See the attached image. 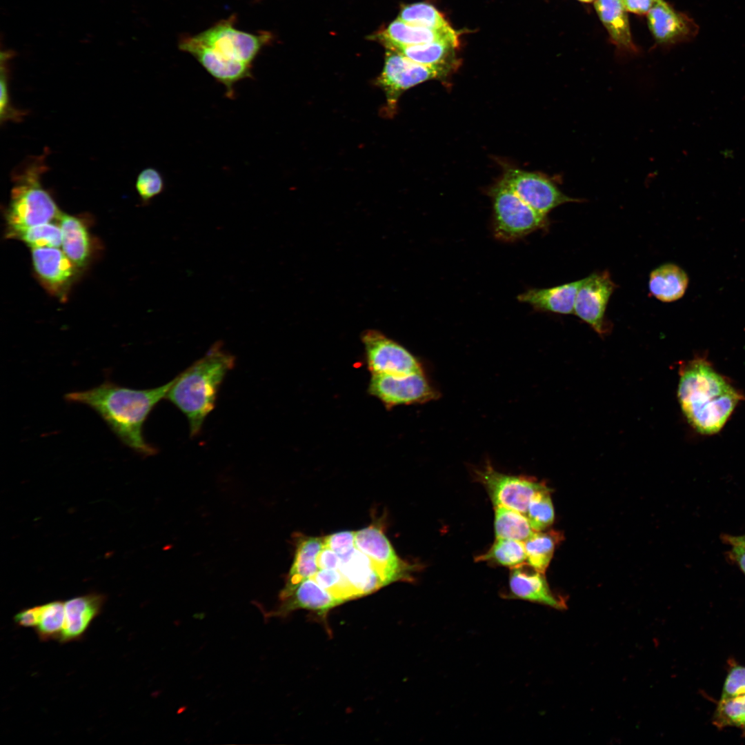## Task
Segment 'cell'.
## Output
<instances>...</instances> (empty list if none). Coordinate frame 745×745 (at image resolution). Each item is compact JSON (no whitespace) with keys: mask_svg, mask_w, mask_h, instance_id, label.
<instances>
[{"mask_svg":"<svg viewBox=\"0 0 745 745\" xmlns=\"http://www.w3.org/2000/svg\"><path fill=\"white\" fill-rule=\"evenodd\" d=\"M357 548L372 561L385 586L397 581L413 580L415 565L400 559L383 531L370 526L355 532Z\"/></svg>","mask_w":745,"mask_h":745,"instance_id":"9c48e42d","label":"cell"},{"mask_svg":"<svg viewBox=\"0 0 745 745\" xmlns=\"http://www.w3.org/2000/svg\"><path fill=\"white\" fill-rule=\"evenodd\" d=\"M658 0H622L627 11L644 14L650 11Z\"/></svg>","mask_w":745,"mask_h":745,"instance_id":"ee69618b","label":"cell"},{"mask_svg":"<svg viewBox=\"0 0 745 745\" xmlns=\"http://www.w3.org/2000/svg\"><path fill=\"white\" fill-rule=\"evenodd\" d=\"M548 488L537 493L530 499L526 516L535 531H542L554 521L555 513Z\"/></svg>","mask_w":745,"mask_h":745,"instance_id":"e575fe53","label":"cell"},{"mask_svg":"<svg viewBox=\"0 0 745 745\" xmlns=\"http://www.w3.org/2000/svg\"><path fill=\"white\" fill-rule=\"evenodd\" d=\"M495 509L494 526L496 538L524 542L536 532L523 513L501 506H496Z\"/></svg>","mask_w":745,"mask_h":745,"instance_id":"83f0119b","label":"cell"},{"mask_svg":"<svg viewBox=\"0 0 745 745\" xmlns=\"http://www.w3.org/2000/svg\"><path fill=\"white\" fill-rule=\"evenodd\" d=\"M616 285L608 272H595L582 279L577 290L574 314L597 332L605 331V312Z\"/></svg>","mask_w":745,"mask_h":745,"instance_id":"4fadbf2b","label":"cell"},{"mask_svg":"<svg viewBox=\"0 0 745 745\" xmlns=\"http://www.w3.org/2000/svg\"><path fill=\"white\" fill-rule=\"evenodd\" d=\"M713 723L718 728L735 726L745 729V693L720 699L713 715Z\"/></svg>","mask_w":745,"mask_h":745,"instance_id":"836d02e7","label":"cell"},{"mask_svg":"<svg viewBox=\"0 0 745 745\" xmlns=\"http://www.w3.org/2000/svg\"><path fill=\"white\" fill-rule=\"evenodd\" d=\"M324 546V537H306L297 539L292 566L279 598H287L304 579L313 577L319 570L317 556Z\"/></svg>","mask_w":745,"mask_h":745,"instance_id":"7402d4cb","label":"cell"},{"mask_svg":"<svg viewBox=\"0 0 745 745\" xmlns=\"http://www.w3.org/2000/svg\"><path fill=\"white\" fill-rule=\"evenodd\" d=\"M340 559L338 570L348 580L357 597L385 586L370 559L357 547L348 557Z\"/></svg>","mask_w":745,"mask_h":745,"instance_id":"603a6c76","label":"cell"},{"mask_svg":"<svg viewBox=\"0 0 745 745\" xmlns=\"http://www.w3.org/2000/svg\"><path fill=\"white\" fill-rule=\"evenodd\" d=\"M457 47L449 42L437 41L413 46H391L386 48L419 64L448 66L447 59Z\"/></svg>","mask_w":745,"mask_h":745,"instance_id":"4316f807","label":"cell"},{"mask_svg":"<svg viewBox=\"0 0 745 745\" xmlns=\"http://www.w3.org/2000/svg\"><path fill=\"white\" fill-rule=\"evenodd\" d=\"M475 472L477 479L485 486L495 507L510 508L524 515H526L533 497L548 488L528 477L499 473L489 464L482 470Z\"/></svg>","mask_w":745,"mask_h":745,"instance_id":"ba28073f","label":"cell"},{"mask_svg":"<svg viewBox=\"0 0 745 745\" xmlns=\"http://www.w3.org/2000/svg\"><path fill=\"white\" fill-rule=\"evenodd\" d=\"M26 244L31 248L60 247L62 235L59 224L49 222L8 233Z\"/></svg>","mask_w":745,"mask_h":745,"instance_id":"1f68e13d","label":"cell"},{"mask_svg":"<svg viewBox=\"0 0 745 745\" xmlns=\"http://www.w3.org/2000/svg\"><path fill=\"white\" fill-rule=\"evenodd\" d=\"M527 564L512 568L509 576V593L507 598L519 599L546 605L556 609L566 608V602L550 588L544 573Z\"/></svg>","mask_w":745,"mask_h":745,"instance_id":"9a60e30c","label":"cell"},{"mask_svg":"<svg viewBox=\"0 0 745 745\" xmlns=\"http://www.w3.org/2000/svg\"><path fill=\"white\" fill-rule=\"evenodd\" d=\"M582 279L547 288H530L520 294L517 299L530 305L535 310L562 315L574 313V305Z\"/></svg>","mask_w":745,"mask_h":745,"instance_id":"44dd1931","label":"cell"},{"mask_svg":"<svg viewBox=\"0 0 745 745\" xmlns=\"http://www.w3.org/2000/svg\"><path fill=\"white\" fill-rule=\"evenodd\" d=\"M57 221L61 230V250L77 267H82L90 250L86 226L78 217L62 212Z\"/></svg>","mask_w":745,"mask_h":745,"instance_id":"d4e9b609","label":"cell"},{"mask_svg":"<svg viewBox=\"0 0 745 745\" xmlns=\"http://www.w3.org/2000/svg\"><path fill=\"white\" fill-rule=\"evenodd\" d=\"M377 39L386 48L391 46H413L437 41H445L458 46L457 33L451 26L443 29H430L408 24L398 19L377 34Z\"/></svg>","mask_w":745,"mask_h":745,"instance_id":"ffe728a7","label":"cell"},{"mask_svg":"<svg viewBox=\"0 0 745 745\" xmlns=\"http://www.w3.org/2000/svg\"><path fill=\"white\" fill-rule=\"evenodd\" d=\"M579 1H583V2H590V1H592L593 0H579Z\"/></svg>","mask_w":745,"mask_h":745,"instance_id":"f6af8a7d","label":"cell"},{"mask_svg":"<svg viewBox=\"0 0 745 745\" xmlns=\"http://www.w3.org/2000/svg\"><path fill=\"white\" fill-rule=\"evenodd\" d=\"M501 180L526 203L546 216L560 205L580 201L564 194L551 179L539 173L511 168Z\"/></svg>","mask_w":745,"mask_h":745,"instance_id":"8fae6325","label":"cell"},{"mask_svg":"<svg viewBox=\"0 0 745 745\" xmlns=\"http://www.w3.org/2000/svg\"><path fill=\"white\" fill-rule=\"evenodd\" d=\"M324 546L336 553L340 559H344L356 548L355 532L342 531L326 536Z\"/></svg>","mask_w":745,"mask_h":745,"instance_id":"ab89813d","label":"cell"},{"mask_svg":"<svg viewBox=\"0 0 745 745\" xmlns=\"http://www.w3.org/2000/svg\"><path fill=\"white\" fill-rule=\"evenodd\" d=\"M398 19L410 25L430 29H443L450 25L433 6L424 3H415L404 6Z\"/></svg>","mask_w":745,"mask_h":745,"instance_id":"d6a6232c","label":"cell"},{"mask_svg":"<svg viewBox=\"0 0 745 745\" xmlns=\"http://www.w3.org/2000/svg\"><path fill=\"white\" fill-rule=\"evenodd\" d=\"M368 392L388 408L426 403L439 397L424 372L398 376L372 375Z\"/></svg>","mask_w":745,"mask_h":745,"instance_id":"30bf717a","label":"cell"},{"mask_svg":"<svg viewBox=\"0 0 745 745\" xmlns=\"http://www.w3.org/2000/svg\"><path fill=\"white\" fill-rule=\"evenodd\" d=\"M40 613L41 606L27 608L17 613L13 619L19 626L35 628L39 622Z\"/></svg>","mask_w":745,"mask_h":745,"instance_id":"b9f144b4","label":"cell"},{"mask_svg":"<svg viewBox=\"0 0 745 745\" xmlns=\"http://www.w3.org/2000/svg\"><path fill=\"white\" fill-rule=\"evenodd\" d=\"M317 562L319 569L338 570L341 559L336 553L324 546L317 556Z\"/></svg>","mask_w":745,"mask_h":745,"instance_id":"7bdbcfd3","label":"cell"},{"mask_svg":"<svg viewBox=\"0 0 745 745\" xmlns=\"http://www.w3.org/2000/svg\"><path fill=\"white\" fill-rule=\"evenodd\" d=\"M343 602L321 586L313 577L302 580L290 595L282 600L278 608L268 613L269 617L286 616L297 610L306 609L322 617Z\"/></svg>","mask_w":745,"mask_h":745,"instance_id":"d6986e66","label":"cell"},{"mask_svg":"<svg viewBox=\"0 0 745 745\" xmlns=\"http://www.w3.org/2000/svg\"><path fill=\"white\" fill-rule=\"evenodd\" d=\"M722 540L731 546L728 557L745 575V535L732 536L724 535Z\"/></svg>","mask_w":745,"mask_h":745,"instance_id":"60d3db41","label":"cell"},{"mask_svg":"<svg viewBox=\"0 0 745 745\" xmlns=\"http://www.w3.org/2000/svg\"><path fill=\"white\" fill-rule=\"evenodd\" d=\"M449 66H426L414 62L401 54L388 50L383 70L376 84L384 91L386 112L393 115L399 97L406 90L422 82L444 77Z\"/></svg>","mask_w":745,"mask_h":745,"instance_id":"8992f818","label":"cell"},{"mask_svg":"<svg viewBox=\"0 0 745 745\" xmlns=\"http://www.w3.org/2000/svg\"><path fill=\"white\" fill-rule=\"evenodd\" d=\"M225 57L251 66L263 46L267 34H253L235 28L232 21H223L194 36Z\"/></svg>","mask_w":745,"mask_h":745,"instance_id":"7c38bea8","label":"cell"},{"mask_svg":"<svg viewBox=\"0 0 745 745\" xmlns=\"http://www.w3.org/2000/svg\"><path fill=\"white\" fill-rule=\"evenodd\" d=\"M48 150L30 155L11 172L13 183L10 200L6 210L8 233L58 220L61 212L41 179L49 168Z\"/></svg>","mask_w":745,"mask_h":745,"instance_id":"277c9868","label":"cell"},{"mask_svg":"<svg viewBox=\"0 0 745 745\" xmlns=\"http://www.w3.org/2000/svg\"><path fill=\"white\" fill-rule=\"evenodd\" d=\"M688 285L686 272L674 264H665L650 274L648 289L651 295L663 302H672L682 298Z\"/></svg>","mask_w":745,"mask_h":745,"instance_id":"cb8c5ba5","label":"cell"},{"mask_svg":"<svg viewBox=\"0 0 745 745\" xmlns=\"http://www.w3.org/2000/svg\"><path fill=\"white\" fill-rule=\"evenodd\" d=\"M64 602L52 601L41 605L39 622L34 628L41 642L58 640L63 628Z\"/></svg>","mask_w":745,"mask_h":745,"instance_id":"4dcf8cb0","label":"cell"},{"mask_svg":"<svg viewBox=\"0 0 745 745\" xmlns=\"http://www.w3.org/2000/svg\"><path fill=\"white\" fill-rule=\"evenodd\" d=\"M34 270L50 292L61 294L72 281L77 266L59 247L31 248Z\"/></svg>","mask_w":745,"mask_h":745,"instance_id":"2e32d148","label":"cell"},{"mask_svg":"<svg viewBox=\"0 0 745 745\" xmlns=\"http://www.w3.org/2000/svg\"><path fill=\"white\" fill-rule=\"evenodd\" d=\"M10 55L7 52L1 53V55L0 119L1 123L7 121H20L26 115L23 110L15 108L11 103L6 67V61Z\"/></svg>","mask_w":745,"mask_h":745,"instance_id":"74e56055","label":"cell"},{"mask_svg":"<svg viewBox=\"0 0 745 745\" xmlns=\"http://www.w3.org/2000/svg\"><path fill=\"white\" fill-rule=\"evenodd\" d=\"M745 693V666L733 664L724 683L720 699L733 697Z\"/></svg>","mask_w":745,"mask_h":745,"instance_id":"f35d334b","label":"cell"},{"mask_svg":"<svg viewBox=\"0 0 745 745\" xmlns=\"http://www.w3.org/2000/svg\"><path fill=\"white\" fill-rule=\"evenodd\" d=\"M135 188L142 202L148 203L163 191L165 184L163 176L154 168H146L138 175Z\"/></svg>","mask_w":745,"mask_h":745,"instance_id":"8d00e7d4","label":"cell"},{"mask_svg":"<svg viewBox=\"0 0 745 745\" xmlns=\"http://www.w3.org/2000/svg\"><path fill=\"white\" fill-rule=\"evenodd\" d=\"M648 23L655 39L663 43L689 40L698 30L691 18L675 10L664 0H658L648 12Z\"/></svg>","mask_w":745,"mask_h":745,"instance_id":"e0dca14e","label":"cell"},{"mask_svg":"<svg viewBox=\"0 0 745 745\" xmlns=\"http://www.w3.org/2000/svg\"><path fill=\"white\" fill-rule=\"evenodd\" d=\"M361 340L372 375L398 376L424 372L419 361L411 352L381 332L366 330Z\"/></svg>","mask_w":745,"mask_h":745,"instance_id":"52a82bcc","label":"cell"},{"mask_svg":"<svg viewBox=\"0 0 745 745\" xmlns=\"http://www.w3.org/2000/svg\"><path fill=\"white\" fill-rule=\"evenodd\" d=\"M560 535L555 531L535 532L524 542L527 557L526 564L535 570L544 573L553 557Z\"/></svg>","mask_w":745,"mask_h":745,"instance_id":"f1b7e54d","label":"cell"},{"mask_svg":"<svg viewBox=\"0 0 745 745\" xmlns=\"http://www.w3.org/2000/svg\"><path fill=\"white\" fill-rule=\"evenodd\" d=\"M179 47L192 55L212 77L223 84L229 97L234 95L236 83L251 76L250 65L225 57L195 37L182 40Z\"/></svg>","mask_w":745,"mask_h":745,"instance_id":"5bb4252c","label":"cell"},{"mask_svg":"<svg viewBox=\"0 0 745 745\" xmlns=\"http://www.w3.org/2000/svg\"><path fill=\"white\" fill-rule=\"evenodd\" d=\"M324 589L343 602L357 595L344 575L337 569H319L312 577Z\"/></svg>","mask_w":745,"mask_h":745,"instance_id":"d590c367","label":"cell"},{"mask_svg":"<svg viewBox=\"0 0 745 745\" xmlns=\"http://www.w3.org/2000/svg\"><path fill=\"white\" fill-rule=\"evenodd\" d=\"M106 602L103 594L92 593L77 596L64 602L65 619L62 633L58 639L66 644L78 641L100 614Z\"/></svg>","mask_w":745,"mask_h":745,"instance_id":"ac0fdd59","label":"cell"},{"mask_svg":"<svg viewBox=\"0 0 745 745\" xmlns=\"http://www.w3.org/2000/svg\"><path fill=\"white\" fill-rule=\"evenodd\" d=\"M235 358L215 343L206 354L174 378L166 398L186 417L191 437L197 436L215 408L219 388L233 368Z\"/></svg>","mask_w":745,"mask_h":745,"instance_id":"3957f363","label":"cell"},{"mask_svg":"<svg viewBox=\"0 0 745 745\" xmlns=\"http://www.w3.org/2000/svg\"><path fill=\"white\" fill-rule=\"evenodd\" d=\"M678 398L690 424L699 433L719 432L742 399V395L705 359L681 368Z\"/></svg>","mask_w":745,"mask_h":745,"instance_id":"7a4b0ae2","label":"cell"},{"mask_svg":"<svg viewBox=\"0 0 745 745\" xmlns=\"http://www.w3.org/2000/svg\"><path fill=\"white\" fill-rule=\"evenodd\" d=\"M526 553L523 542L496 538L489 550L475 557L476 562H488L513 568L526 564Z\"/></svg>","mask_w":745,"mask_h":745,"instance_id":"f546056e","label":"cell"},{"mask_svg":"<svg viewBox=\"0 0 745 745\" xmlns=\"http://www.w3.org/2000/svg\"><path fill=\"white\" fill-rule=\"evenodd\" d=\"M173 381L143 390L106 381L88 390L68 393L65 399L94 410L124 445L143 456H150L157 450L145 439L143 425L154 407L166 397Z\"/></svg>","mask_w":745,"mask_h":745,"instance_id":"6da1fadb","label":"cell"},{"mask_svg":"<svg viewBox=\"0 0 745 745\" xmlns=\"http://www.w3.org/2000/svg\"><path fill=\"white\" fill-rule=\"evenodd\" d=\"M495 237L512 241L546 227L547 216L526 203L502 180L490 189Z\"/></svg>","mask_w":745,"mask_h":745,"instance_id":"5b68a950","label":"cell"},{"mask_svg":"<svg viewBox=\"0 0 745 745\" xmlns=\"http://www.w3.org/2000/svg\"><path fill=\"white\" fill-rule=\"evenodd\" d=\"M595 8L613 41L621 48L633 50L626 10L622 0H596Z\"/></svg>","mask_w":745,"mask_h":745,"instance_id":"484cf974","label":"cell"}]
</instances>
